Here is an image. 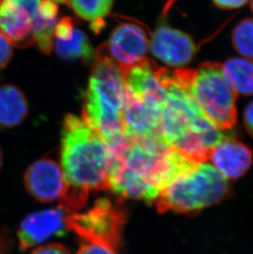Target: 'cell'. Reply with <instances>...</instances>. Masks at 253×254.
Returning <instances> with one entry per match:
<instances>
[{
  "label": "cell",
  "instance_id": "cell-1",
  "mask_svg": "<svg viewBox=\"0 0 253 254\" xmlns=\"http://www.w3.org/2000/svg\"><path fill=\"white\" fill-rule=\"evenodd\" d=\"M108 190L125 198L155 202L160 192L180 175L200 165L170 147L161 136H125L114 146Z\"/></svg>",
  "mask_w": 253,
  "mask_h": 254
},
{
  "label": "cell",
  "instance_id": "cell-2",
  "mask_svg": "<svg viewBox=\"0 0 253 254\" xmlns=\"http://www.w3.org/2000/svg\"><path fill=\"white\" fill-rule=\"evenodd\" d=\"M61 137V167L70 188L86 196L108 190L112 152L98 132L83 118L67 115Z\"/></svg>",
  "mask_w": 253,
  "mask_h": 254
},
{
  "label": "cell",
  "instance_id": "cell-3",
  "mask_svg": "<svg viewBox=\"0 0 253 254\" xmlns=\"http://www.w3.org/2000/svg\"><path fill=\"white\" fill-rule=\"evenodd\" d=\"M124 105L125 82L122 71L101 49L96 53L86 88L82 118L109 146H114L125 137Z\"/></svg>",
  "mask_w": 253,
  "mask_h": 254
},
{
  "label": "cell",
  "instance_id": "cell-4",
  "mask_svg": "<svg viewBox=\"0 0 253 254\" xmlns=\"http://www.w3.org/2000/svg\"><path fill=\"white\" fill-rule=\"evenodd\" d=\"M232 192L229 180L214 166L202 163L165 188L155 203L160 213L173 211L196 216L205 208L231 197Z\"/></svg>",
  "mask_w": 253,
  "mask_h": 254
},
{
  "label": "cell",
  "instance_id": "cell-5",
  "mask_svg": "<svg viewBox=\"0 0 253 254\" xmlns=\"http://www.w3.org/2000/svg\"><path fill=\"white\" fill-rule=\"evenodd\" d=\"M173 76L191 98L205 117L222 131H230L237 125L238 94L223 75L221 64L202 63L197 69L178 68Z\"/></svg>",
  "mask_w": 253,
  "mask_h": 254
},
{
  "label": "cell",
  "instance_id": "cell-6",
  "mask_svg": "<svg viewBox=\"0 0 253 254\" xmlns=\"http://www.w3.org/2000/svg\"><path fill=\"white\" fill-rule=\"evenodd\" d=\"M125 221L124 210L109 199L101 198L86 212L68 215L67 226L84 242L99 243L117 250Z\"/></svg>",
  "mask_w": 253,
  "mask_h": 254
},
{
  "label": "cell",
  "instance_id": "cell-7",
  "mask_svg": "<svg viewBox=\"0 0 253 254\" xmlns=\"http://www.w3.org/2000/svg\"><path fill=\"white\" fill-rule=\"evenodd\" d=\"M150 44L143 27L133 22H123L114 29L107 43L101 49L124 71L146 59Z\"/></svg>",
  "mask_w": 253,
  "mask_h": 254
},
{
  "label": "cell",
  "instance_id": "cell-8",
  "mask_svg": "<svg viewBox=\"0 0 253 254\" xmlns=\"http://www.w3.org/2000/svg\"><path fill=\"white\" fill-rule=\"evenodd\" d=\"M24 183L29 193L42 202H61L70 190L62 167L51 158L31 164L25 173Z\"/></svg>",
  "mask_w": 253,
  "mask_h": 254
},
{
  "label": "cell",
  "instance_id": "cell-9",
  "mask_svg": "<svg viewBox=\"0 0 253 254\" xmlns=\"http://www.w3.org/2000/svg\"><path fill=\"white\" fill-rule=\"evenodd\" d=\"M165 105L152 99L141 98L125 87L123 120L125 136L137 137L160 135V123Z\"/></svg>",
  "mask_w": 253,
  "mask_h": 254
},
{
  "label": "cell",
  "instance_id": "cell-10",
  "mask_svg": "<svg viewBox=\"0 0 253 254\" xmlns=\"http://www.w3.org/2000/svg\"><path fill=\"white\" fill-rule=\"evenodd\" d=\"M67 211L61 206L30 214L23 219L17 231L20 250H26L46 242L51 238L61 237L67 230Z\"/></svg>",
  "mask_w": 253,
  "mask_h": 254
},
{
  "label": "cell",
  "instance_id": "cell-11",
  "mask_svg": "<svg viewBox=\"0 0 253 254\" xmlns=\"http://www.w3.org/2000/svg\"><path fill=\"white\" fill-rule=\"evenodd\" d=\"M150 45L153 55L171 67L188 64L197 51L191 36L165 23L154 31Z\"/></svg>",
  "mask_w": 253,
  "mask_h": 254
},
{
  "label": "cell",
  "instance_id": "cell-12",
  "mask_svg": "<svg viewBox=\"0 0 253 254\" xmlns=\"http://www.w3.org/2000/svg\"><path fill=\"white\" fill-rule=\"evenodd\" d=\"M209 159L224 177L236 180L251 168L253 152L246 144L234 137H228L210 150Z\"/></svg>",
  "mask_w": 253,
  "mask_h": 254
},
{
  "label": "cell",
  "instance_id": "cell-13",
  "mask_svg": "<svg viewBox=\"0 0 253 254\" xmlns=\"http://www.w3.org/2000/svg\"><path fill=\"white\" fill-rule=\"evenodd\" d=\"M0 32L17 48L35 44L33 20L25 8L12 0L0 1Z\"/></svg>",
  "mask_w": 253,
  "mask_h": 254
},
{
  "label": "cell",
  "instance_id": "cell-14",
  "mask_svg": "<svg viewBox=\"0 0 253 254\" xmlns=\"http://www.w3.org/2000/svg\"><path fill=\"white\" fill-rule=\"evenodd\" d=\"M28 115V102L23 91L12 84L0 86V127L12 128Z\"/></svg>",
  "mask_w": 253,
  "mask_h": 254
},
{
  "label": "cell",
  "instance_id": "cell-15",
  "mask_svg": "<svg viewBox=\"0 0 253 254\" xmlns=\"http://www.w3.org/2000/svg\"><path fill=\"white\" fill-rule=\"evenodd\" d=\"M59 4L54 0H41L38 15L33 24L35 44L43 54L49 55L54 49V31L58 22Z\"/></svg>",
  "mask_w": 253,
  "mask_h": 254
},
{
  "label": "cell",
  "instance_id": "cell-16",
  "mask_svg": "<svg viewBox=\"0 0 253 254\" xmlns=\"http://www.w3.org/2000/svg\"><path fill=\"white\" fill-rule=\"evenodd\" d=\"M223 75L238 95H253V61L246 58H229L221 64Z\"/></svg>",
  "mask_w": 253,
  "mask_h": 254
},
{
  "label": "cell",
  "instance_id": "cell-17",
  "mask_svg": "<svg viewBox=\"0 0 253 254\" xmlns=\"http://www.w3.org/2000/svg\"><path fill=\"white\" fill-rule=\"evenodd\" d=\"M54 48L58 56L67 60H82L84 63H94L96 52L88 37L81 29L74 27L72 36L65 41L54 40Z\"/></svg>",
  "mask_w": 253,
  "mask_h": 254
},
{
  "label": "cell",
  "instance_id": "cell-18",
  "mask_svg": "<svg viewBox=\"0 0 253 254\" xmlns=\"http://www.w3.org/2000/svg\"><path fill=\"white\" fill-rule=\"evenodd\" d=\"M115 0H68L79 17L91 23L92 31L98 33L105 27V17L110 14Z\"/></svg>",
  "mask_w": 253,
  "mask_h": 254
},
{
  "label": "cell",
  "instance_id": "cell-19",
  "mask_svg": "<svg viewBox=\"0 0 253 254\" xmlns=\"http://www.w3.org/2000/svg\"><path fill=\"white\" fill-rule=\"evenodd\" d=\"M234 50L244 58L253 60V18L247 17L239 22L232 32Z\"/></svg>",
  "mask_w": 253,
  "mask_h": 254
},
{
  "label": "cell",
  "instance_id": "cell-20",
  "mask_svg": "<svg viewBox=\"0 0 253 254\" xmlns=\"http://www.w3.org/2000/svg\"><path fill=\"white\" fill-rule=\"evenodd\" d=\"M76 254H117L116 250L99 243L83 242Z\"/></svg>",
  "mask_w": 253,
  "mask_h": 254
},
{
  "label": "cell",
  "instance_id": "cell-21",
  "mask_svg": "<svg viewBox=\"0 0 253 254\" xmlns=\"http://www.w3.org/2000/svg\"><path fill=\"white\" fill-rule=\"evenodd\" d=\"M13 56L12 44L0 32V71L7 67Z\"/></svg>",
  "mask_w": 253,
  "mask_h": 254
},
{
  "label": "cell",
  "instance_id": "cell-22",
  "mask_svg": "<svg viewBox=\"0 0 253 254\" xmlns=\"http://www.w3.org/2000/svg\"><path fill=\"white\" fill-rule=\"evenodd\" d=\"M12 1L23 7L28 12L33 20L34 24L41 7V0H12Z\"/></svg>",
  "mask_w": 253,
  "mask_h": 254
},
{
  "label": "cell",
  "instance_id": "cell-23",
  "mask_svg": "<svg viewBox=\"0 0 253 254\" xmlns=\"http://www.w3.org/2000/svg\"><path fill=\"white\" fill-rule=\"evenodd\" d=\"M31 254H70L67 248L60 244H50L33 250Z\"/></svg>",
  "mask_w": 253,
  "mask_h": 254
},
{
  "label": "cell",
  "instance_id": "cell-24",
  "mask_svg": "<svg viewBox=\"0 0 253 254\" xmlns=\"http://www.w3.org/2000/svg\"><path fill=\"white\" fill-rule=\"evenodd\" d=\"M249 0H212L213 3L221 9H237L249 2Z\"/></svg>",
  "mask_w": 253,
  "mask_h": 254
},
{
  "label": "cell",
  "instance_id": "cell-25",
  "mask_svg": "<svg viewBox=\"0 0 253 254\" xmlns=\"http://www.w3.org/2000/svg\"><path fill=\"white\" fill-rule=\"evenodd\" d=\"M244 124L247 132L253 138V101L244 110Z\"/></svg>",
  "mask_w": 253,
  "mask_h": 254
},
{
  "label": "cell",
  "instance_id": "cell-26",
  "mask_svg": "<svg viewBox=\"0 0 253 254\" xmlns=\"http://www.w3.org/2000/svg\"><path fill=\"white\" fill-rule=\"evenodd\" d=\"M9 236L3 231L0 232V254H7L10 250Z\"/></svg>",
  "mask_w": 253,
  "mask_h": 254
},
{
  "label": "cell",
  "instance_id": "cell-27",
  "mask_svg": "<svg viewBox=\"0 0 253 254\" xmlns=\"http://www.w3.org/2000/svg\"><path fill=\"white\" fill-rule=\"evenodd\" d=\"M2 150L0 148V170L2 168Z\"/></svg>",
  "mask_w": 253,
  "mask_h": 254
},
{
  "label": "cell",
  "instance_id": "cell-28",
  "mask_svg": "<svg viewBox=\"0 0 253 254\" xmlns=\"http://www.w3.org/2000/svg\"><path fill=\"white\" fill-rule=\"evenodd\" d=\"M250 8H251L252 12L253 13V0H251V2H250Z\"/></svg>",
  "mask_w": 253,
  "mask_h": 254
},
{
  "label": "cell",
  "instance_id": "cell-29",
  "mask_svg": "<svg viewBox=\"0 0 253 254\" xmlns=\"http://www.w3.org/2000/svg\"><path fill=\"white\" fill-rule=\"evenodd\" d=\"M0 1H1V0H0Z\"/></svg>",
  "mask_w": 253,
  "mask_h": 254
}]
</instances>
